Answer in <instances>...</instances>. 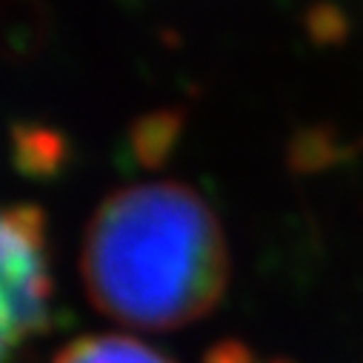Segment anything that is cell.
Here are the masks:
<instances>
[{
	"instance_id": "cell-1",
	"label": "cell",
	"mask_w": 363,
	"mask_h": 363,
	"mask_svg": "<svg viewBox=\"0 0 363 363\" xmlns=\"http://www.w3.org/2000/svg\"><path fill=\"white\" fill-rule=\"evenodd\" d=\"M80 275L115 323L169 332L209 315L229 281V249L209 203L184 184L112 192L89 220Z\"/></svg>"
},
{
	"instance_id": "cell-2",
	"label": "cell",
	"mask_w": 363,
	"mask_h": 363,
	"mask_svg": "<svg viewBox=\"0 0 363 363\" xmlns=\"http://www.w3.org/2000/svg\"><path fill=\"white\" fill-rule=\"evenodd\" d=\"M4 240V360L12 363V354L26 346L32 337L49 329V303H52V275L46 255V220L35 203L9 206L0 223Z\"/></svg>"
},
{
	"instance_id": "cell-3",
	"label": "cell",
	"mask_w": 363,
	"mask_h": 363,
	"mask_svg": "<svg viewBox=\"0 0 363 363\" xmlns=\"http://www.w3.org/2000/svg\"><path fill=\"white\" fill-rule=\"evenodd\" d=\"M52 363H172L163 352L129 335H86L72 340Z\"/></svg>"
},
{
	"instance_id": "cell-4",
	"label": "cell",
	"mask_w": 363,
	"mask_h": 363,
	"mask_svg": "<svg viewBox=\"0 0 363 363\" xmlns=\"http://www.w3.org/2000/svg\"><path fill=\"white\" fill-rule=\"evenodd\" d=\"M18 163L21 160H26V157H32L23 169L26 172H32L35 166L40 169V172H46V163H57L60 160V140L57 138H52L49 132H43V129H23V135L18 132Z\"/></svg>"
},
{
	"instance_id": "cell-5",
	"label": "cell",
	"mask_w": 363,
	"mask_h": 363,
	"mask_svg": "<svg viewBox=\"0 0 363 363\" xmlns=\"http://www.w3.org/2000/svg\"><path fill=\"white\" fill-rule=\"evenodd\" d=\"M177 118H169V115H155L149 118L146 123H140L138 129V155L149 157V160H157L166 155V149L172 146V140L177 138Z\"/></svg>"
}]
</instances>
